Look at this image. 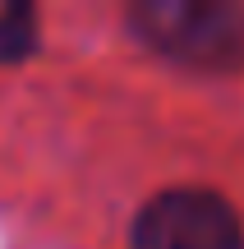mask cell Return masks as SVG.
I'll use <instances>...</instances> for the list:
<instances>
[{
  "mask_svg": "<svg viewBox=\"0 0 244 249\" xmlns=\"http://www.w3.org/2000/svg\"><path fill=\"white\" fill-rule=\"evenodd\" d=\"M37 51V9L5 5L0 9V65H18Z\"/></svg>",
  "mask_w": 244,
  "mask_h": 249,
  "instance_id": "cell-3",
  "label": "cell"
},
{
  "mask_svg": "<svg viewBox=\"0 0 244 249\" xmlns=\"http://www.w3.org/2000/svg\"><path fill=\"white\" fill-rule=\"evenodd\" d=\"M129 33L147 51L208 74L244 70V9L221 0H143L129 9Z\"/></svg>",
  "mask_w": 244,
  "mask_h": 249,
  "instance_id": "cell-1",
  "label": "cell"
},
{
  "mask_svg": "<svg viewBox=\"0 0 244 249\" xmlns=\"http://www.w3.org/2000/svg\"><path fill=\"white\" fill-rule=\"evenodd\" d=\"M129 249H244V222L226 194L180 185L138 208Z\"/></svg>",
  "mask_w": 244,
  "mask_h": 249,
  "instance_id": "cell-2",
  "label": "cell"
}]
</instances>
